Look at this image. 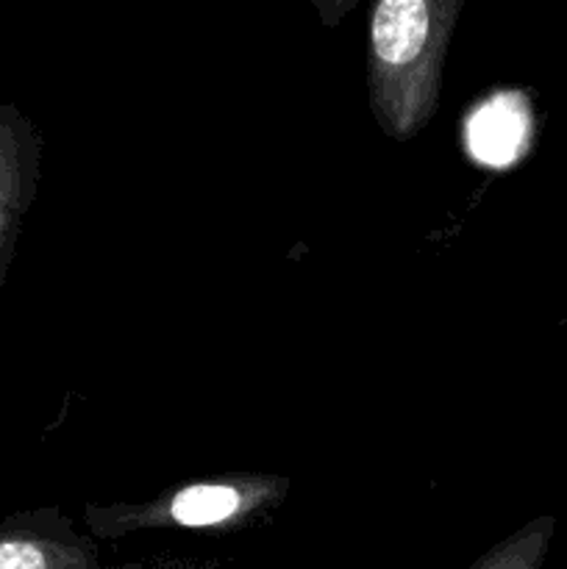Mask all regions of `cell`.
Listing matches in <instances>:
<instances>
[{
    "mask_svg": "<svg viewBox=\"0 0 567 569\" xmlns=\"http://www.w3.org/2000/svg\"><path fill=\"white\" fill-rule=\"evenodd\" d=\"M465 0H376L367 42L370 109L387 137L426 128L442 89V64Z\"/></svg>",
    "mask_w": 567,
    "mask_h": 569,
    "instance_id": "6da1fadb",
    "label": "cell"
},
{
    "mask_svg": "<svg viewBox=\"0 0 567 569\" xmlns=\"http://www.w3.org/2000/svg\"><path fill=\"white\" fill-rule=\"evenodd\" d=\"M289 481L281 476H220L165 489L148 503L87 506L83 522L92 539H126L142 531L233 533L284 503Z\"/></svg>",
    "mask_w": 567,
    "mask_h": 569,
    "instance_id": "7a4b0ae2",
    "label": "cell"
},
{
    "mask_svg": "<svg viewBox=\"0 0 567 569\" xmlns=\"http://www.w3.org/2000/svg\"><path fill=\"white\" fill-rule=\"evenodd\" d=\"M0 569H106L92 537L61 509H33L0 520Z\"/></svg>",
    "mask_w": 567,
    "mask_h": 569,
    "instance_id": "3957f363",
    "label": "cell"
},
{
    "mask_svg": "<svg viewBox=\"0 0 567 569\" xmlns=\"http://www.w3.org/2000/svg\"><path fill=\"white\" fill-rule=\"evenodd\" d=\"M42 142L14 103L0 106V281L9 270L22 220L37 198Z\"/></svg>",
    "mask_w": 567,
    "mask_h": 569,
    "instance_id": "277c9868",
    "label": "cell"
},
{
    "mask_svg": "<svg viewBox=\"0 0 567 569\" xmlns=\"http://www.w3.org/2000/svg\"><path fill=\"white\" fill-rule=\"evenodd\" d=\"M531 142V109L520 92H495L465 120V150L489 170L511 167Z\"/></svg>",
    "mask_w": 567,
    "mask_h": 569,
    "instance_id": "5b68a950",
    "label": "cell"
},
{
    "mask_svg": "<svg viewBox=\"0 0 567 569\" xmlns=\"http://www.w3.org/2000/svg\"><path fill=\"white\" fill-rule=\"evenodd\" d=\"M554 520H534L472 561L467 569H543Z\"/></svg>",
    "mask_w": 567,
    "mask_h": 569,
    "instance_id": "8992f818",
    "label": "cell"
},
{
    "mask_svg": "<svg viewBox=\"0 0 567 569\" xmlns=\"http://www.w3.org/2000/svg\"><path fill=\"white\" fill-rule=\"evenodd\" d=\"M122 569H200V567L189 559H170V561H153V565L131 561V565H122Z\"/></svg>",
    "mask_w": 567,
    "mask_h": 569,
    "instance_id": "52a82bcc",
    "label": "cell"
},
{
    "mask_svg": "<svg viewBox=\"0 0 567 569\" xmlns=\"http://www.w3.org/2000/svg\"><path fill=\"white\" fill-rule=\"evenodd\" d=\"M111 569H122V567H111Z\"/></svg>",
    "mask_w": 567,
    "mask_h": 569,
    "instance_id": "ba28073f",
    "label": "cell"
}]
</instances>
